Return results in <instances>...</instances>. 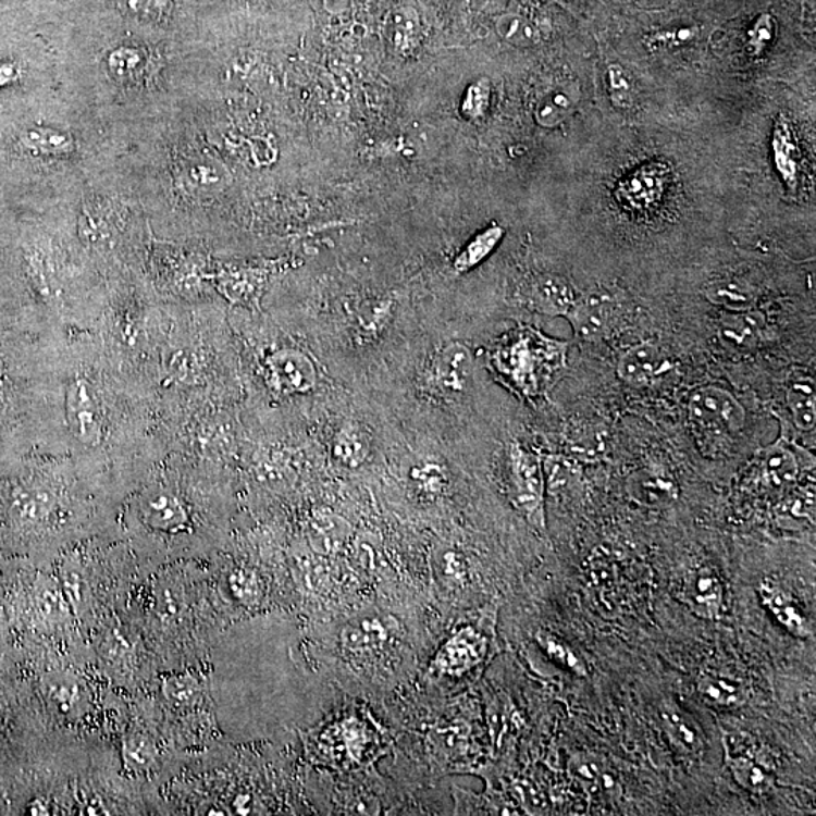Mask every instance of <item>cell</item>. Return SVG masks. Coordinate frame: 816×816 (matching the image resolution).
Listing matches in <instances>:
<instances>
[{"instance_id":"6da1fadb","label":"cell","mask_w":816,"mask_h":816,"mask_svg":"<svg viewBox=\"0 0 816 816\" xmlns=\"http://www.w3.org/2000/svg\"><path fill=\"white\" fill-rule=\"evenodd\" d=\"M566 344L549 339L534 329L505 334L492 354V364L508 386L528 398H537L551 387L565 367Z\"/></svg>"},{"instance_id":"7a4b0ae2","label":"cell","mask_w":816,"mask_h":816,"mask_svg":"<svg viewBox=\"0 0 816 816\" xmlns=\"http://www.w3.org/2000/svg\"><path fill=\"white\" fill-rule=\"evenodd\" d=\"M688 416L695 433L703 441H728L744 429L747 415L744 407L726 388L703 386L694 391L688 401Z\"/></svg>"},{"instance_id":"3957f363","label":"cell","mask_w":816,"mask_h":816,"mask_svg":"<svg viewBox=\"0 0 816 816\" xmlns=\"http://www.w3.org/2000/svg\"><path fill=\"white\" fill-rule=\"evenodd\" d=\"M510 466V495L517 510L522 512L531 524L539 530L544 528V475L542 461L524 449L519 443H512L508 454Z\"/></svg>"},{"instance_id":"277c9868","label":"cell","mask_w":816,"mask_h":816,"mask_svg":"<svg viewBox=\"0 0 816 816\" xmlns=\"http://www.w3.org/2000/svg\"><path fill=\"white\" fill-rule=\"evenodd\" d=\"M472 375V351L461 342H450L434 354L426 381L434 395L456 399L468 392Z\"/></svg>"},{"instance_id":"5b68a950","label":"cell","mask_w":816,"mask_h":816,"mask_svg":"<svg viewBox=\"0 0 816 816\" xmlns=\"http://www.w3.org/2000/svg\"><path fill=\"white\" fill-rule=\"evenodd\" d=\"M670 176L671 170L666 162L644 163L621 178L614 194L629 211H651L663 200Z\"/></svg>"},{"instance_id":"8992f818","label":"cell","mask_w":816,"mask_h":816,"mask_svg":"<svg viewBox=\"0 0 816 816\" xmlns=\"http://www.w3.org/2000/svg\"><path fill=\"white\" fill-rule=\"evenodd\" d=\"M619 302L608 290H590L577 299L567 320L573 326L579 339L594 342L608 336L617 324Z\"/></svg>"},{"instance_id":"52a82bcc","label":"cell","mask_w":816,"mask_h":816,"mask_svg":"<svg viewBox=\"0 0 816 816\" xmlns=\"http://www.w3.org/2000/svg\"><path fill=\"white\" fill-rule=\"evenodd\" d=\"M676 596L703 619L717 620L725 613V586L707 567L691 569L679 578Z\"/></svg>"},{"instance_id":"ba28073f","label":"cell","mask_w":816,"mask_h":816,"mask_svg":"<svg viewBox=\"0 0 816 816\" xmlns=\"http://www.w3.org/2000/svg\"><path fill=\"white\" fill-rule=\"evenodd\" d=\"M268 380L280 394H309L318 383L313 360L298 349H280L267 360Z\"/></svg>"},{"instance_id":"9c48e42d","label":"cell","mask_w":816,"mask_h":816,"mask_svg":"<svg viewBox=\"0 0 816 816\" xmlns=\"http://www.w3.org/2000/svg\"><path fill=\"white\" fill-rule=\"evenodd\" d=\"M673 363L658 345L651 342L633 345L621 354L617 363V375L631 386H648L653 381L668 374Z\"/></svg>"},{"instance_id":"30bf717a","label":"cell","mask_w":816,"mask_h":816,"mask_svg":"<svg viewBox=\"0 0 816 816\" xmlns=\"http://www.w3.org/2000/svg\"><path fill=\"white\" fill-rule=\"evenodd\" d=\"M487 643L473 628H462L438 651L433 666L438 673L462 676L483 660Z\"/></svg>"},{"instance_id":"8fae6325","label":"cell","mask_w":816,"mask_h":816,"mask_svg":"<svg viewBox=\"0 0 816 816\" xmlns=\"http://www.w3.org/2000/svg\"><path fill=\"white\" fill-rule=\"evenodd\" d=\"M720 339L738 351H752L764 341L765 320L756 310L729 312L720 321Z\"/></svg>"},{"instance_id":"7c38bea8","label":"cell","mask_w":816,"mask_h":816,"mask_svg":"<svg viewBox=\"0 0 816 816\" xmlns=\"http://www.w3.org/2000/svg\"><path fill=\"white\" fill-rule=\"evenodd\" d=\"M772 162L784 186L796 189L800 178V149L787 116H777L771 139Z\"/></svg>"},{"instance_id":"4fadbf2b","label":"cell","mask_w":816,"mask_h":816,"mask_svg":"<svg viewBox=\"0 0 816 816\" xmlns=\"http://www.w3.org/2000/svg\"><path fill=\"white\" fill-rule=\"evenodd\" d=\"M96 408L88 384L77 381L69 396L70 421L76 437L88 445H95L100 438V422Z\"/></svg>"},{"instance_id":"5bb4252c","label":"cell","mask_w":816,"mask_h":816,"mask_svg":"<svg viewBox=\"0 0 816 816\" xmlns=\"http://www.w3.org/2000/svg\"><path fill=\"white\" fill-rule=\"evenodd\" d=\"M697 693L707 705L718 709H733L747 702V691L742 683L725 675H702L697 680Z\"/></svg>"},{"instance_id":"9a60e30c","label":"cell","mask_w":816,"mask_h":816,"mask_svg":"<svg viewBox=\"0 0 816 816\" xmlns=\"http://www.w3.org/2000/svg\"><path fill=\"white\" fill-rule=\"evenodd\" d=\"M762 602L767 606L768 611L776 617L777 621L787 628L792 635L800 639H809L812 628L809 621L803 616L802 611L791 601L782 590L771 584H762L759 589Z\"/></svg>"},{"instance_id":"2e32d148","label":"cell","mask_w":816,"mask_h":816,"mask_svg":"<svg viewBox=\"0 0 816 816\" xmlns=\"http://www.w3.org/2000/svg\"><path fill=\"white\" fill-rule=\"evenodd\" d=\"M391 629L380 617H363L351 621L344 631V644L356 653H374L386 646Z\"/></svg>"},{"instance_id":"e0dca14e","label":"cell","mask_w":816,"mask_h":816,"mask_svg":"<svg viewBox=\"0 0 816 816\" xmlns=\"http://www.w3.org/2000/svg\"><path fill=\"white\" fill-rule=\"evenodd\" d=\"M143 515L147 523L158 530H177L188 520L184 505L171 493H153L144 500Z\"/></svg>"},{"instance_id":"ac0fdd59","label":"cell","mask_w":816,"mask_h":816,"mask_svg":"<svg viewBox=\"0 0 816 816\" xmlns=\"http://www.w3.org/2000/svg\"><path fill=\"white\" fill-rule=\"evenodd\" d=\"M762 477L771 489L783 490L799 478V461L795 454L783 443H776L765 453Z\"/></svg>"},{"instance_id":"d6986e66","label":"cell","mask_w":816,"mask_h":816,"mask_svg":"<svg viewBox=\"0 0 816 816\" xmlns=\"http://www.w3.org/2000/svg\"><path fill=\"white\" fill-rule=\"evenodd\" d=\"M577 295L565 280L558 277H543L532 289V302L537 310L547 314H562L566 317L577 302Z\"/></svg>"},{"instance_id":"ffe728a7","label":"cell","mask_w":816,"mask_h":816,"mask_svg":"<svg viewBox=\"0 0 816 816\" xmlns=\"http://www.w3.org/2000/svg\"><path fill=\"white\" fill-rule=\"evenodd\" d=\"M18 143L37 157H62L73 149L72 136L49 126H30L18 135Z\"/></svg>"},{"instance_id":"44dd1931","label":"cell","mask_w":816,"mask_h":816,"mask_svg":"<svg viewBox=\"0 0 816 816\" xmlns=\"http://www.w3.org/2000/svg\"><path fill=\"white\" fill-rule=\"evenodd\" d=\"M577 100L569 88L552 87L537 100L535 120L543 127L558 126L573 112Z\"/></svg>"},{"instance_id":"7402d4cb","label":"cell","mask_w":816,"mask_h":816,"mask_svg":"<svg viewBox=\"0 0 816 816\" xmlns=\"http://www.w3.org/2000/svg\"><path fill=\"white\" fill-rule=\"evenodd\" d=\"M787 406L796 429L802 431L815 430L816 423V395L814 381L799 380L789 386L787 392Z\"/></svg>"},{"instance_id":"603a6c76","label":"cell","mask_w":816,"mask_h":816,"mask_svg":"<svg viewBox=\"0 0 816 816\" xmlns=\"http://www.w3.org/2000/svg\"><path fill=\"white\" fill-rule=\"evenodd\" d=\"M728 765L738 784L753 794H767L775 788V777L749 755H728Z\"/></svg>"},{"instance_id":"cb8c5ba5","label":"cell","mask_w":816,"mask_h":816,"mask_svg":"<svg viewBox=\"0 0 816 816\" xmlns=\"http://www.w3.org/2000/svg\"><path fill=\"white\" fill-rule=\"evenodd\" d=\"M660 718H663L666 733L675 742L676 747L691 755L701 752V734L693 728L685 715L680 713L679 707L664 705L660 709Z\"/></svg>"},{"instance_id":"d4e9b609","label":"cell","mask_w":816,"mask_h":816,"mask_svg":"<svg viewBox=\"0 0 816 816\" xmlns=\"http://www.w3.org/2000/svg\"><path fill=\"white\" fill-rule=\"evenodd\" d=\"M503 236L504 231L499 225H492V227L485 228L484 232L478 233L475 238L470 240V243L466 245L465 250H462L460 255L457 256L456 260H454V268H456V271L466 272L480 265V263L487 258L490 252L495 250L497 244L503 239Z\"/></svg>"},{"instance_id":"484cf974","label":"cell","mask_w":816,"mask_h":816,"mask_svg":"<svg viewBox=\"0 0 816 816\" xmlns=\"http://www.w3.org/2000/svg\"><path fill=\"white\" fill-rule=\"evenodd\" d=\"M815 515L814 493H792L780 500L776 508L777 522L784 528H800L811 522Z\"/></svg>"},{"instance_id":"4316f807","label":"cell","mask_w":816,"mask_h":816,"mask_svg":"<svg viewBox=\"0 0 816 816\" xmlns=\"http://www.w3.org/2000/svg\"><path fill=\"white\" fill-rule=\"evenodd\" d=\"M496 33L515 48H532L540 41L537 27L520 14H505L496 22Z\"/></svg>"},{"instance_id":"83f0119b","label":"cell","mask_w":816,"mask_h":816,"mask_svg":"<svg viewBox=\"0 0 816 816\" xmlns=\"http://www.w3.org/2000/svg\"><path fill=\"white\" fill-rule=\"evenodd\" d=\"M333 456L348 468L361 465L368 456V443L360 430L345 426L334 438Z\"/></svg>"},{"instance_id":"f1b7e54d","label":"cell","mask_w":816,"mask_h":816,"mask_svg":"<svg viewBox=\"0 0 816 816\" xmlns=\"http://www.w3.org/2000/svg\"><path fill=\"white\" fill-rule=\"evenodd\" d=\"M776 40V21L771 14H761L747 30V50L753 58L767 52Z\"/></svg>"},{"instance_id":"f546056e","label":"cell","mask_w":816,"mask_h":816,"mask_svg":"<svg viewBox=\"0 0 816 816\" xmlns=\"http://www.w3.org/2000/svg\"><path fill=\"white\" fill-rule=\"evenodd\" d=\"M144 67V57L138 49L119 48L109 54L108 69L119 79H132L138 76Z\"/></svg>"},{"instance_id":"4dcf8cb0","label":"cell","mask_w":816,"mask_h":816,"mask_svg":"<svg viewBox=\"0 0 816 816\" xmlns=\"http://www.w3.org/2000/svg\"><path fill=\"white\" fill-rule=\"evenodd\" d=\"M537 641L543 651L546 652L555 663L561 664L562 667L569 668V670L579 676L586 675L584 663H582V660L574 655V652L571 651L569 646H566L561 640L555 639V636L549 635V633L540 632Z\"/></svg>"},{"instance_id":"1f68e13d","label":"cell","mask_w":816,"mask_h":816,"mask_svg":"<svg viewBox=\"0 0 816 816\" xmlns=\"http://www.w3.org/2000/svg\"><path fill=\"white\" fill-rule=\"evenodd\" d=\"M609 99L617 109H629L633 104L632 81L626 70L619 64L608 67Z\"/></svg>"},{"instance_id":"d6a6232c","label":"cell","mask_w":816,"mask_h":816,"mask_svg":"<svg viewBox=\"0 0 816 816\" xmlns=\"http://www.w3.org/2000/svg\"><path fill=\"white\" fill-rule=\"evenodd\" d=\"M124 13L143 21H162L170 13V0H115Z\"/></svg>"},{"instance_id":"836d02e7","label":"cell","mask_w":816,"mask_h":816,"mask_svg":"<svg viewBox=\"0 0 816 816\" xmlns=\"http://www.w3.org/2000/svg\"><path fill=\"white\" fill-rule=\"evenodd\" d=\"M709 298L715 305L725 307L728 312H740V310L752 309L753 306V295L737 285L713 287Z\"/></svg>"},{"instance_id":"e575fe53","label":"cell","mask_w":816,"mask_h":816,"mask_svg":"<svg viewBox=\"0 0 816 816\" xmlns=\"http://www.w3.org/2000/svg\"><path fill=\"white\" fill-rule=\"evenodd\" d=\"M570 772L584 787H597L602 777H604L601 761L594 755H589V753H579L570 761Z\"/></svg>"},{"instance_id":"d590c367","label":"cell","mask_w":816,"mask_h":816,"mask_svg":"<svg viewBox=\"0 0 816 816\" xmlns=\"http://www.w3.org/2000/svg\"><path fill=\"white\" fill-rule=\"evenodd\" d=\"M419 34V18L411 8L395 15V45L398 49L410 50Z\"/></svg>"},{"instance_id":"8d00e7d4","label":"cell","mask_w":816,"mask_h":816,"mask_svg":"<svg viewBox=\"0 0 816 816\" xmlns=\"http://www.w3.org/2000/svg\"><path fill=\"white\" fill-rule=\"evenodd\" d=\"M411 478H413L419 490L423 493H429V495H435V493H441L445 489V472L437 465L418 466L411 472Z\"/></svg>"},{"instance_id":"74e56055","label":"cell","mask_w":816,"mask_h":816,"mask_svg":"<svg viewBox=\"0 0 816 816\" xmlns=\"http://www.w3.org/2000/svg\"><path fill=\"white\" fill-rule=\"evenodd\" d=\"M490 84L487 79H481L468 89L462 112L470 119H480L485 114L489 108Z\"/></svg>"},{"instance_id":"f35d334b","label":"cell","mask_w":816,"mask_h":816,"mask_svg":"<svg viewBox=\"0 0 816 816\" xmlns=\"http://www.w3.org/2000/svg\"><path fill=\"white\" fill-rule=\"evenodd\" d=\"M124 750H126L127 761L136 765V767H146V765H150V762H153V745L144 737L132 738V740L126 742Z\"/></svg>"},{"instance_id":"ab89813d","label":"cell","mask_w":816,"mask_h":816,"mask_svg":"<svg viewBox=\"0 0 816 816\" xmlns=\"http://www.w3.org/2000/svg\"><path fill=\"white\" fill-rule=\"evenodd\" d=\"M695 35H697V29H695V27H680V29L663 30V33L653 34L651 35V38H648V42H652L653 46H679L683 45V42L693 40Z\"/></svg>"},{"instance_id":"60d3db41","label":"cell","mask_w":816,"mask_h":816,"mask_svg":"<svg viewBox=\"0 0 816 816\" xmlns=\"http://www.w3.org/2000/svg\"><path fill=\"white\" fill-rule=\"evenodd\" d=\"M438 567H441L443 577L450 579V582H454V584H457V582H460L465 578V565H462V559L457 552H443Z\"/></svg>"},{"instance_id":"b9f144b4","label":"cell","mask_w":816,"mask_h":816,"mask_svg":"<svg viewBox=\"0 0 816 816\" xmlns=\"http://www.w3.org/2000/svg\"><path fill=\"white\" fill-rule=\"evenodd\" d=\"M50 695H52L54 703L60 705L64 710H69L70 707L75 706L77 701H79V690H77L75 683L67 682V680L54 683L50 688Z\"/></svg>"},{"instance_id":"7bdbcfd3","label":"cell","mask_w":816,"mask_h":816,"mask_svg":"<svg viewBox=\"0 0 816 816\" xmlns=\"http://www.w3.org/2000/svg\"><path fill=\"white\" fill-rule=\"evenodd\" d=\"M165 693L170 698L176 702L189 701L194 693L193 683L188 678H174L169 680L165 685Z\"/></svg>"},{"instance_id":"ee69618b","label":"cell","mask_w":816,"mask_h":816,"mask_svg":"<svg viewBox=\"0 0 816 816\" xmlns=\"http://www.w3.org/2000/svg\"><path fill=\"white\" fill-rule=\"evenodd\" d=\"M641 492L644 495L653 497V500L660 499V497L671 495L673 493V485L668 481L660 480V478H648V480L641 483Z\"/></svg>"},{"instance_id":"f6af8a7d","label":"cell","mask_w":816,"mask_h":816,"mask_svg":"<svg viewBox=\"0 0 816 816\" xmlns=\"http://www.w3.org/2000/svg\"><path fill=\"white\" fill-rule=\"evenodd\" d=\"M22 70L15 62L0 61V88L10 87L21 79Z\"/></svg>"},{"instance_id":"bcb514c9","label":"cell","mask_w":816,"mask_h":816,"mask_svg":"<svg viewBox=\"0 0 816 816\" xmlns=\"http://www.w3.org/2000/svg\"><path fill=\"white\" fill-rule=\"evenodd\" d=\"M351 0H324L325 10L332 14H341L347 11Z\"/></svg>"},{"instance_id":"7dc6e473","label":"cell","mask_w":816,"mask_h":816,"mask_svg":"<svg viewBox=\"0 0 816 816\" xmlns=\"http://www.w3.org/2000/svg\"><path fill=\"white\" fill-rule=\"evenodd\" d=\"M469 2H470V5L483 8L487 5L490 0H469Z\"/></svg>"}]
</instances>
